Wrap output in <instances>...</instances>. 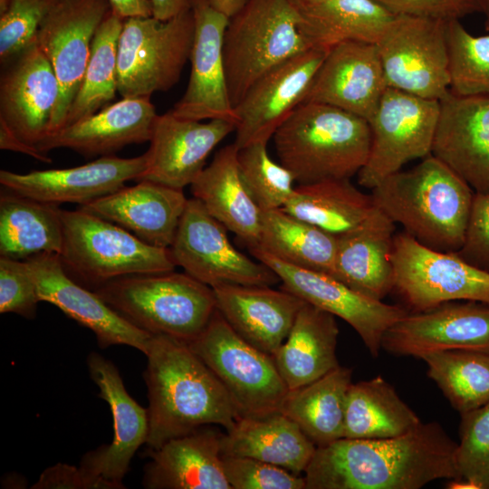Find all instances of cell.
<instances>
[{"label": "cell", "instance_id": "cell-39", "mask_svg": "<svg viewBox=\"0 0 489 489\" xmlns=\"http://www.w3.org/2000/svg\"><path fill=\"white\" fill-rule=\"evenodd\" d=\"M256 247L288 264L334 274L337 236L282 208L263 211Z\"/></svg>", "mask_w": 489, "mask_h": 489}, {"label": "cell", "instance_id": "cell-50", "mask_svg": "<svg viewBox=\"0 0 489 489\" xmlns=\"http://www.w3.org/2000/svg\"><path fill=\"white\" fill-rule=\"evenodd\" d=\"M34 489H120L125 488L119 484L101 476H94L81 467L66 464H57L44 470L38 481L32 486Z\"/></svg>", "mask_w": 489, "mask_h": 489}, {"label": "cell", "instance_id": "cell-27", "mask_svg": "<svg viewBox=\"0 0 489 489\" xmlns=\"http://www.w3.org/2000/svg\"><path fill=\"white\" fill-rule=\"evenodd\" d=\"M213 290L216 309L232 329L271 356L287 338L305 303L295 294L272 286L224 284Z\"/></svg>", "mask_w": 489, "mask_h": 489}, {"label": "cell", "instance_id": "cell-43", "mask_svg": "<svg viewBox=\"0 0 489 489\" xmlns=\"http://www.w3.org/2000/svg\"><path fill=\"white\" fill-rule=\"evenodd\" d=\"M242 178L262 211L283 208L292 197L295 178L280 162L272 159L267 143L257 142L238 149Z\"/></svg>", "mask_w": 489, "mask_h": 489}, {"label": "cell", "instance_id": "cell-7", "mask_svg": "<svg viewBox=\"0 0 489 489\" xmlns=\"http://www.w3.org/2000/svg\"><path fill=\"white\" fill-rule=\"evenodd\" d=\"M61 262L72 278L94 289L134 274L174 271L169 248L152 246L123 227L82 208L62 209Z\"/></svg>", "mask_w": 489, "mask_h": 489}, {"label": "cell", "instance_id": "cell-10", "mask_svg": "<svg viewBox=\"0 0 489 489\" xmlns=\"http://www.w3.org/2000/svg\"><path fill=\"white\" fill-rule=\"evenodd\" d=\"M394 289L418 312L454 301L489 304V272L460 257L418 243L406 232L395 235Z\"/></svg>", "mask_w": 489, "mask_h": 489}, {"label": "cell", "instance_id": "cell-24", "mask_svg": "<svg viewBox=\"0 0 489 489\" xmlns=\"http://www.w3.org/2000/svg\"><path fill=\"white\" fill-rule=\"evenodd\" d=\"M387 88L377 45L344 42L328 51L303 102L333 106L368 121Z\"/></svg>", "mask_w": 489, "mask_h": 489}, {"label": "cell", "instance_id": "cell-49", "mask_svg": "<svg viewBox=\"0 0 489 489\" xmlns=\"http://www.w3.org/2000/svg\"><path fill=\"white\" fill-rule=\"evenodd\" d=\"M395 14L443 22L481 12L479 0H377Z\"/></svg>", "mask_w": 489, "mask_h": 489}, {"label": "cell", "instance_id": "cell-35", "mask_svg": "<svg viewBox=\"0 0 489 489\" xmlns=\"http://www.w3.org/2000/svg\"><path fill=\"white\" fill-rule=\"evenodd\" d=\"M62 209L6 189L0 196V254L24 261L41 253L60 254Z\"/></svg>", "mask_w": 489, "mask_h": 489}, {"label": "cell", "instance_id": "cell-28", "mask_svg": "<svg viewBox=\"0 0 489 489\" xmlns=\"http://www.w3.org/2000/svg\"><path fill=\"white\" fill-rule=\"evenodd\" d=\"M158 115L149 98H123L48 136L37 149L44 154L66 148L85 157L110 156L149 142Z\"/></svg>", "mask_w": 489, "mask_h": 489}, {"label": "cell", "instance_id": "cell-13", "mask_svg": "<svg viewBox=\"0 0 489 489\" xmlns=\"http://www.w3.org/2000/svg\"><path fill=\"white\" fill-rule=\"evenodd\" d=\"M169 249L176 265L211 288L224 284L273 286L280 282L266 264L238 251L231 244L226 227L195 197L187 199Z\"/></svg>", "mask_w": 489, "mask_h": 489}, {"label": "cell", "instance_id": "cell-47", "mask_svg": "<svg viewBox=\"0 0 489 489\" xmlns=\"http://www.w3.org/2000/svg\"><path fill=\"white\" fill-rule=\"evenodd\" d=\"M40 298L25 261L0 257V312L33 319Z\"/></svg>", "mask_w": 489, "mask_h": 489}, {"label": "cell", "instance_id": "cell-25", "mask_svg": "<svg viewBox=\"0 0 489 489\" xmlns=\"http://www.w3.org/2000/svg\"><path fill=\"white\" fill-rule=\"evenodd\" d=\"M87 365L91 379L100 389L99 397L109 404L114 434L110 445L88 452L80 467L91 475L122 484L132 457L147 442L148 410L128 393L118 369L110 360L91 352Z\"/></svg>", "mask_w": 489, "mask_h": 489}, {"label": "cell", "instance_id": "cell-29", "mask_svg": "<svg viewBox=\"0 0 489 489\" xmlns=\"http://www.w3.org/2000/svg\"><path fill=\"white\" fill-rule=\"evenodd\" d=\"M223 434L214 425L200 427L149 450L143 486L147 489H232L222 461Z\"/></svg>", "mask_w": 489, "mask_h": 489}, {"label": "cell", "instance_id": "cell-23", "mask_svg": "<svg viewBox=\"0 0 489 489\" xmlns=\"http://www.w3.org/2000/svg\"><path fill=\"white\" fill-rule=\"evenodd\" d=\"M431 154L443 161L475 193H489V94L439 100Z\"/></svg>", "mask_w": 489, "mask_h": 489}, {"label": "cell", "instance_id": "cell-19", "mask_svg": "<svg viewBox=\"0 0 489 489\" xmlns=\"http://www.w3.org/2000/svg\"><path fill=\"white\" fill-rule=\"evenodd\" d=\"M24 261L40 301L56 306L69 318L91 330L101 349L127 345L146 353L152 335L121 317L94 291L75 282L64 269L59 254L41 253Z\"/></svg>", "mask_w": 489, "mask_h": 489}, {"label": "cell", "instance_id": "cell-20", "mask_svg": "<svg viewBox=\"0 0 489 489\" xmlns=\"http://www.w3.org/2000/svg\"><path fill=\"white\" fill-rule=\"evenodd\" d=\"M59 91L50 61L34 41L2 64L0 120L37 148L49 135Z\"/></svg>", "mask_w": 489, "mask_h": 489}, {"label": "cell", "instance_id": "cell-48", "mask_svg": "<svg viewBox=\"0 0 489 489\" xmlns=\"http://www.w3.org/2000/svg\"><path fill=\"white\" fill-rule=\"evenodd\" d=\"M456 254L489 272V193L475 192L465 238Z\"/></svg>", "mask_w": 489, "mask_h": 489}, {"label": "cell", "instance_id": "cell-32", "mask_svg": "<svg viewBox=\"0 0 489 489\" xmlns=\"http://www.w3.org/2000/svg\"><path fill=\"white\" fill-rule=\"evenodd\" d=\"M335 316L308 302L300 309L283 344L272 356L289 390L308 385L340 366Z\"/></svg>", "mask_w": 489, "mask_h": 489}, {"label": "cell", "instance_id": "cell-12", "mask_svg": "<svg viewBox=\"0 0 489 489\" xmlns=\"http://www.w3.org/2000/svg\"><path fill=\"white\" fill-rule=\"evenodd\" d=\"M446 23L395 15L376 43L388 88L436 101L449 92Z\"/></svg>", "mask_w": 489, "mask_h": 489}, {"label": "cell", "instance_id": "cell-22", "mask_svg": "<svg viewBox=\"0 0 489 489\" xmlns=\"http://www.w3.org/2000/svg\"><path fill=\"white\" fill-rule=\"evenodd\" d=\"M235 130L234 121L214 119L206 122L178 118L171 110L158 115L147 167L139 180H150L183 189L206 168L214 149Z\"/></svg>", "mask_w": 489, "mask_h": 489}, {"label": "cell", "instance_id": "cell-33", "mask_svg": "<svg viewBox=\"0 0 489 489\" xmlns=\"http://www.w3.org/2000/svg\"><path fill=\"white\" fill-rule=\"evenodd\" d=\"M317 446L290 417L278 412L264 417H241L223 434V455L254 458L300 475Z\"/></svg>", "mask_w": 489, "mask_h": 489}, {"label": "cell", "instance_id": "cell-8", "mask_svg": "<svg viewBox=\"0 0 489 489\" xmlns=\"http://www.w3.org/2000/svg\"><path fill=\"white\" fill-rule=\"evenodd\" d=\"M219 379L240 417L281 412L289 391L271 355L239 336L217 311L187 344Z\"/></svg>", "mask_w": 489, "mask_h": 489}, {"label": "cell", "instance_id": "cell-40", "mask_svg": "<svg viewBox=\"0 0 489 489\" xmlns=\"http://www.w3.org/2000/svg\"><path fill=\"white\" fill-rule=\"evenodd\" d=\"M124 20L111 10L98 28L81 86L63 128L92 115L115 98L118 46Z\"/></svg>", "mask_w": 489, "mask_h": 489}, {"label": "cell", "instance_id": "cell-5", "mask_svg": "<svg viewBox=\"0 0 489 489\" xmlns=\"http://www.w3.org/2000/svg\"><path fill=\"white\" fill-rule=\"evenodd\" d=\"M94 292L137 328L187 344L202 333L216 311L213 288L187 273L124 276Z\"/></svg>", "mask_w": 489, "mask_h": 489}, {"label": "cell", "instance_id": "cell-54", "mask_svg": "<svg viewBox=\"0 0 489 489\" xmlns=\"http://www.w3.org/2000/svg\"><path fill=\"white\" fill-rule=\"evenodd\" d=\"M208 3L218 12L228 18L237 14L248 2V0H207Z\"/></svg>", "mask_w": 489, "mask_h": 489}, {"label": "cell", "instance_id": "cell-37", "mask_svg": "<svg viewBox=\"0 0 489 489\" xmlns=\"http://www.w3.org/2000/svg\"><path fill=\"white\" fill-rule=\"evenodd\" d=\"M352 370L339 366L315 381L289 390L281 412L317 447L343 438L344 410Z\"/></svg>", "mask_w": 489, "mask_h": 489}, {"label": "cell", "instance_id": "cell-38", "mask_svg": "<svg viewBox=\"0 0 489 489\" xmlns=\"http://www.w3.org/2000/svg\"><path fill=\"white\" fill-rule=\"evenodd\" d=\"M282 209L338 236L361 224L375 206L371 195L345 178L298 184Z\"/></svg>", "mask_w": 489, "mask_h": 489}, {"label": "cell", "instance_id": "cell-6", "mask_svg": "<svg viewBox=\"0 0 489 489\" xmlns=\"http://www.w3.org/2000/svg\"><path fill=\"white\" fill-rule=\"evenodd\" d=\"M292 0H248L229 18L224 36V60L234 108L264 73L312 49Z\"/></svg>", "mask_w": 489, "mask_h": 489}, {"label": "cell", "instance_id": "cell-46", "mask_svg": "<svg viewBox=\"0 0 489 489\" xmlns=\"http://www.w3.org/2000/svg\"><path fill=\"white\" fill-rule=\"evenodd\" d=\"M223 467L232 489H306L304 476L245 456L223 455Z\"/></svg>", "mask_w": 489, "mask_h": 489}, {"label": "cell", "instance_id": "cell-15", "mask_svg": "<svg viewBox=\"0 0 489 489\" xmlns=\"http://www.w3.org/2000/svg\"><path fill=\"white\" fill-rule=\"evenodd\" d=\"M249 250L278 275L281 288L350 324L373 357L379 353L385 332L409 312L367 297L328 273L288 264L257 247Z\"/></svg>", "mask_w": 489, "mask_h": 489}, {"label": "cell", "instance_id": "cell-21", "mask_svg": "<svg viewBox=\"0 0 489 489\" xmlns=\"http://www.w3.org/2000/svg\"><path fill=\"white\" fill-rule=\"evenodd\" d=\"M147 167L146 154L122 158L103 156L87 164L60 169L16 173L0 171V184L8 191L56 205H86L139 180Z\"/></svg>", "mask_w": 489, "mask_h": 489}, {"label": "cell", "instance_id": "cell-9", "mask_svg": "<svg viewBox=\"0 0 489 489\" xmlns=\"http://www.w3.org/2000/svg\"><path fill=\"white\" fill-rule=\"evenodd\" d=\"M194 29L190 5L167 21L153 16L125 19L118 46L121 97L150 98L170 90L189 60Z\"/></svg>", "mask_w": 489, "mask_h": 489}, {"label": "cell", "instance_id": "cell-14", "mask_svg": "<svg viewBox=\"0 0 489 489\" xmlns=\"http://www.w3.org/2000/svg\"><path fill=\"white\" fill-rule=\"evenodd\" d=\"M110 11L109 0H60L40 24L34 41L50 61L60 88L48 136L63 128L94 35Z\"/></svg>", "mask_w": 489, "mask_h": 489}, {"label": "cell", "instance_id": "cell-42", "mask_svg": "<svg viewBox=\"0 0 489 489\" xmlns=\"http://www.w3.org/2000/svg\"><path fill=\"white\" fill-rule=\"evenodd\" d=\"M449 91L457 95L489 94V34L475 36L460 23H446Z\"/></svg>", "mask_w": 489, "mask_h": 489}, {"label": "cell", "instance_id": "cell-30", "mask_svg": "<svg viewBox=\"0 0 489 489\" xmlns=\"http://www.w3.org/2000/svg\"><path fill=\"white\" fill-rule=\"evenodd\" d=\"M395 223L375 206L357 227L337 236L333 277L382 301L394 289Z\"/></svg>", "mask_w": 489, "mask_h": 489}, {"label": "cell", "instance_id": "cell-26", "mask_svg": "<svg viewBox=\"0 0 489 489\" xmlns=\"http://www.w3.org/2000/svg\"><path fill=\"white\" fill-rule=\"evenodd\" d=\"M187 203L183 189L139 180L79 207L123 227L149 245L169 248Z\"/></svg>", "mask_w": 489, "mask_h": 489}, {"label": "cell", "instance_id": "cell-17", "mask_svg": "<svg viewBox=\"0 0 489 489\" xmlns=\"http://www.w3.org/2000/svg\"><path fill=\"white\" fill-rule=\"evenodd\" d=\"M381 348L417 358L450 350L489 352V304L454 301L408 312L385 332Z\"/></svg>", "mask_w": 489, "mask_h": 489}, {"label": "cell", "instance_id": "cell-53", "mask_svg": "<svg viewBox=\"0 0 489 489\" xmlns=\"http://www.w3.org/2000/svg\"><path fill=\"white\" fill-rule=\"evenodd\" d=\"M153 17L167 21L189 6V0H151Z\"/></svg>", "mask_w": 489, "mask_h": 489}, {"label": "cell", "instance_id": "cell-1", "mask_svg": "<svg viewBox=\"0 0 489 489\" xmlns=\"http://www.w3.org/2000/svg\"><path fill=\"white\" fill-rule=\"evenodd\" d=\"M456 447L434 421L393 437H343L316 448L304 472L306 489H419L456 479Z\"/></svg>", "mask_w": 489, "mask_h": 489}, {"label": "cell", "instance_id": "cell-11", "mask_svg": "<svg viewBox=\"0 0 489 489\" xmlns=\"http://www.w3.org/2000/svg\"><path fill=\"white\" fill-rule=\"evenodd\" d=\"M438 115L439 101L388 87L368 120L371 145L359 185L372 189L408 162L430 155Z\"/></svg>", "mask_w": 489, "mask_h": 489}, {"label": "cell", "instance_id": "cell-55", "mask_svg": "<svg viewBox=\"0 0 489 489\" xmlns=\"http://www.w3.org/2000/svg\"><path fill=\"white\" fill-rule=\"evenodd\" d=\"M481 5V13L485 16L484 26L489 31V0H479Z\"/></svg>", "mask_w": 489, "mask_h": 489}, {"label": "cell", "instance_id": "cell-34", "mask_svg": "<svg viewBox=\"0 0 489 489\" xmlns=\"http://www.w3.org/2000/svg\"><path fill=\"white\" fill-rule=\"evenodd\" d=\"M300 12L311 47L324 51L344 42L376 44L396 15L377 0H324Z\"/></svg>", "mask_w": 489, "mask_h": 489}, {"label": "cell", "instance_id": "cell-51", "mask_svg": "<svg viewBox=\"0 0 489 489\" xmlns=\"http://www.w3.org/2000/svg\"><path fill=\"white\" fill-rule=\"evenodd\" d=\"M0 149L23 153L42 162H52V159L36 147L27 144L16 137L2 120H0Z\"/></svg>", "mask_w": 489, "mask_h": 489}, {"label": "cell", "instance_id": "cell-41", "mask_svg": "<svg viewBox=\"0 0 489 489\" xmlns=\"http://www.w3.org/2000/svg\"><path fill=\"white\" fill-rule=\"evenodd\" d=\"M452 407L460 414L489 402V352L450 350L420 358Z\"/></svg>", "mask_w": 489, "mask_h": 489}, {"label": "cell", "instance_id": "cell-4", "mask_svg": "<svg viewBox=\"0 0 489 489\" xmlns=\"http://www.w3.org/2000/svg\"><path fill=\"white\" fill-rule=\"evenodd\" d=\"M279 162L298 184L350 179L366 164L369 122L333 106L305 101L273 136Z\"/></svg>", "mask_w": 489, "mask_h": 489}, {"label": "cell", "instance_id": "cell-18", "mask_svg": "<svg viewBox=\"0 0 489 489\" xmlns=\"http://www.w3.org/2000/svg\"><path fill=\"white\" fill-rule=\"evenodd\" d=\"M194 15L187 87L171 112L178 118L204 120L222 119L236 123L226 82L224 36L229 18L207 0H189Z\"/></svg>", "mask_w": 489, "mask_h": 489}, {"label": "cell", "instance_id": "cell-2", "mask_svg": "<svg viewBox=\"0 0 489 489\" xmlns=\"http://www.w3.org/2000/svg\"><path fill=\"white\" fill-rule=\"evenodd\" d=\"M144 355L149 450L206 425L228 431L241 418L219 379L187 343L152 335Z\"/></svg>", "mask_w": 489, "mask_h": 489}, {"label": "cell", "instance_id": "cell-3", "mask_svg": "<svg viewBox=\"0 0 489 489\" xmlns=\"http://www.w3.org/2000/svg\"><path fill=\"white\" fill-rule=\"evenodd\" d=\"M474 190L432 154L371 189L374 206L418 243L441 252L462 247Z\"/></svg>", "mask_w": 489, "mask_h": 489}, {"label": "cell", "instance_id": "cell-36", "mask_svg": "<svg viewBox=\"0 0 489 489\" xmlns=\"http://www.w3.org/2000/svg\"><path fill=\"white\" fill-rule=\"evenodd\" d=\"M421 424L382 377L351 383L344 410V438L378 439L404 435Z\"/></svg>", "mask_w": 489, "mask_h": 489}, {"label": "cell", "instance_id": "cell-45", "mask_svg": "<svg viewBox=\"0 0 489 489\" xmlns=\"http://www.w3.org/2000/svg\"><path fill=\"white\" fill-rule=\"evenodd\" d=\"M60 0H13L0 14V61L5 64L32 43L46 15Z\"/></svg>", "mask_w": 489, "mask_h": 489}, {"label": "cell", "instance_id": "cell-52", "mask_svg": "<svg viewBox=\"0 0 489 489\" xmlns=\"http://www.w3.org/2000/svg\"><path fill=\"white\" fill-rule=\"evenodd\" d=\"M111 10L123 19L153 16L151 0H109Z\"/></svg>", "mask_w": 489, "mask_h": 489}, {"label": "cell", "instance_id": "cell-31", "mask_svg": "<svg viewBox=\"0 0 489 489\" xmlns=\"http://www.w3.org/2000/svg\"><path fill=\"white\" fill-rule=\"evenodd\" d=\"M237 154L234 142L220 149L190 189L213 217L252 249L259 244L263 211L242 178Z\"/></svg>", "mask_w": 489, "mask_h": 489}, {"label": "cell", "instance_id": "cell-57", "mask_svg": "<svg viewBox=\"0 0 489 489\" xmlns=\"http://www.w3.org/2000/svg\"><path fill=\"white\" fill-rule=\"evenodd\" d=\"M13 0H0V14L5 13Z\"/></svg>", "mask_w": 489, "mask_h": 489}, {"label": "cell", "instance_id": "cell-56", "mask_svg": "<svg viewBox=\"0 0 489 489\" xmlns=\"http://www.w3.org/2000/svg\"><path fill=\"white\" fill-rule=\"evenodd\" d=\"M321 1L324 0H292V2L299 8V10L320 3Z\"/></svg>", "mask_w": 489, "mask_h": 489}, {"label": "cell", "instance_id": "cell-16", "mask_svg": "<svg viewBox=\"0 0 489 489\" xmlns=\"http://www.w3.org/2000/svg\"><path fill=\"white\" fill-rule=\"evenodd\" d=\"M328 51L310 49L270 70L248 89L235 107L237 149L268 143L302 104Z\"/></svg>", "mask_w": 489, "mask_h": 489}, {"label": "cell", "instance_id": "cell-44", "mask_svg": "<svg viewBox=\"0 0 489 489\" xmlns=\"http://www.w3.org/2000/svg\"><path fill=\"white\" fill-rule=\"evenodd\" d=\"M459 437L458 478L470 481L477 489H489V402L461 414Z\"/></svg>", "mask_w": 489, "mask_h": 489}]
</instances>
